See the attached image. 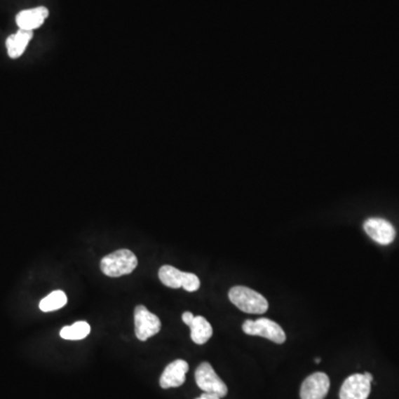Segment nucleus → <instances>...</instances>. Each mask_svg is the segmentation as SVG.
I'll list each match as a JSON object with an SVG mask.
<instances>
[{"instance_id":"nucleus-1","label":"nucleus","mask_w":399,"mask_h":399,"mask_svg":"<svg viewBox=\"0 0 399 399\" xmlns=\"http://www.w3.org/2000/svg\"><path fill=\"white\" fill-rule=\"evenodd\" d=\"M229 299L240 311L249 314H263L269 309V302L262 294L246 286L231 288Z\"/></svg>"},{"instance_id":"nucleus-11","label":"nucleus","mask_w":399,"mask_h":399,"mask_svg":"<svg viewBox=\"0 0 399 399\" xmlns=\"http://www.w3.org/2000/svg\"><path fill=\"white\" fill-rule=\"evenodd\" d=\"M48 16H49V11L46 7L26 9L17 15L16 22L19 29L34 32V29H38L39 27L43 26Z\"/></svg>"},{"instance_id":"nucleus-6","label":"nucleus","mask_w":399,"mask_h":399,"mask_svg":"<svg viewBox=\"0 0 399 399\" xmlns=\"http://www.w3.org/2000/svg\"><path fill=\"white\" fill-rule=\"evenodd\" d=\"M135 336L141 341H146L161 330V320L151 313L146 306L137 305L135 309Z\"/></svg>"},{"instance_id":"nucleus-7","label":"nucleus","mask_w":399,"mask_h":399,"mask_svg":"<svg viewBox=\"0 0 399 399\" xmlns=\"http://www.w3.org/2000/svg\"><path fill=\"white\" fill-rule=\"evenodd\" d=\"M330 378L325 373L312 374L303 381L301 386V399H324L330 391Z\"/></svg>"},{"instance_id":"nucleus-18","label":"nucleus","mask_w":399,"mask_h":399,"mask_svg":"<svg viewBox=\"0 0 399 399\" xmlns=\"http://www.w3.org/2000/svg\"><path fill=\"white\" fill-rule=\"evenodd\" d=\"M364 375H365V377L367 378L368 381H370V383H372V381H373V375H372V374L370 373H364Z\"/></svg>"},{"instance_id":"nucleus-4","label":"nucleus","mask_w":399,"mask_h":399,"mask_svg":"<svg viewBox=\"0 0 399 399\" xmlns=\"http://www.w3.org/2000/svg\"><path fill=\"white\" fill-rule=\"evenodd\" d=\"M243 332L248 335L261 336L276 344L286 341V334L278 323L269 318H259L257 320H246L242 325Z\"/></svg>"},{"instance_id":"nucleus-12","label":"nucleus","mask_w":399,"mask_h":399,"mask_svg":"<svg viewBox=\"0 0 399 399\" xmlns=\"http://www.w3.org/2000/svg\"><path fill=\"white\" fill-rule=\"evenodd\" d=\"M34 37V32L19 29L6 40L7 53L11 59H18L24 55L27 46Z\"/></svg>"},{"instance_id":"nucleus-2","label":"nucleus","mask_w":399,"mask_h":399,"mask_svg":"<svg viewBox=\"0 0 399 399\" xmlns=\"http://www.w3.org/2000/svg\"><path fill=\"white\" fill-rule=\"evenodd\" d=\"M137 259L130 250H118L101 259L100 269L109 278H120L135 270Z\"/></svg>"},{"instance_id":"nucleus-15","label":"nucleus","mask_w":399,"mask_h":399,"mask_svg":"<svg viewBox=\"0 0 399 399\" xmlns=\"http://www.w3.org/2000/svg\"><path fill=\"white\" fill-rule=\"evenodd\" d=\"M68 299L65 292L53 291L45 299H41L39 303V309L43 312H53L57 309H62L67 304Z\"/></svg>"},{"instance_id":"nucleus-13","label":"nucleus","mask_w":399,"mask_h":399,"mask_svg":"<svg viewBox=\"0 0 399 399\" xmlns=\"http://www.w3.org/2000/svg\"><path fill=\"white\" fill-rule=\"evenodd\" d=\"M191 328V339L198 345H203L213 335V328L203 316H194L189 326Z\"/></svg>"},{"instance_id":"nucleus-5","label":"nucleus","mask_w":399,"mask_h":399,"mask_svg":"<svg viewBox=\"0 0 399 399\" xmlns=\"http://www.w3.org/2000/svg\"><path fill=\"white\" fill-rule=\"evenodd\" d=\"M196 381L203 393L217 395L219 398H223L228 394V387L209 363H202L196 368Z\"/></svg>"},{"instance_id":"nucleus-17","label":"nucleus","mask_w":399,"mask_h":399,"mask_svg":"<svg viewBox=\"0 0 399 399\" xmlns=\"http://www.w3.org/2000/svg\"><path fill=\"white\" fill-rule=\"evenodd\" d=\"M196 399H221L219 396L215 394H209V393H203L201 396Z\"/></svg>"},{"instance_id":"nucleus-8","label":"nucleus","mask_w":399,"mask_h":399,"mask_svg":"<svg viewBox=\"0 0 399 399\" xmlns=\"http://www.w3.org/2000/svg\"><path fill=\"white\" fill-rule=\"evenodd\" d=\"M364 230L372 240L381 245H388L393 243L396 236L394 226L386 219H379V217L368 219L364 223Z\"/></svg>"},{"instance_id":"nucleus-3","label":"nucleus","mask_w":399,"mask_h":399,"mask_svg":"<svg viewBox=\"0 0 399 399\" xmlns=\"http://www.w3.org/2000/svg\"><path fill=\"white\" fill-rule=\"evenodd\" d=\"M159 278L168 288H182L187 292H196L200 288V280L196 274L182 272L171 265H163L160 269Z\"/></svg>"},{"instance_id":"nucleus-16","label":"nucleus","mask_w":399,"mask_h":399,"mask_svg":"<svg viewBox=\"0 0 399 399\" xmlns=\"http://www.w3.org/2000/svg\"><path fill=\"white\" fill-rule=\"evenodd\" d=\"M194 318V315L192 314V313L191 312H184L182 314L183 323H184V324H187V325L188 326L191 325V323H192Z\"/></svg>"},{"instance_id":"nucleus-9","label":"nucleus","mask_w":399,"mask_h":399,"mask_svg":"<svg viewBox=\"0 0 399 399\" xmlns=\"http://www.w3.org/2000/svg\"><path fill=\"white\" fill-rule=\"evenodd\" d=\"M370 381L364 374H354L345 379L339 391L341 399H367L370 393Z\"/></svg>"},{"instance_id":"nucleus-19","label":"nucleus","mask_w":399,"mask_h":399,"mask_svg":"<svg viewBox=\"0 0 399 399\" xmlns=\"http://www.w3.org/2000/svg\"><path fill=\"white\" fill-rule=\"evenodd\" d=\"M322 362V360H320V358H315V363H320Z\"/></svg>"},{"instance_id":"nucleus-14","label":"nucleus","mask_w":399,"mask_h":399,"mask_svg":"<svg viewBox=\"0 0 399 399\" xmlns=\"http://www.w3.org/2000/svg\"><path fill=\"white\" fill-rule=\"evenodd\" d=\"M90 333V325L85 320H80L72 324V326H65L61 328V339L68 341H79L87 337Z\"/></svg>"},{"instance_id":"nucleus-10","label":"nucleus","mask_w":399,"mask_h":399,"mask_svg":"<svg viewBox=\"0 0 399 399\" xmlns=\"http://www.w3.org/2000/svg\"><path fill=\"white\" fill-rule=\"evenodd\" d=\"M188 370L189 364L185 360H177L172 362L162 373L160 386L164 389L182 386Z\"/></svg>"}]
</instances>
